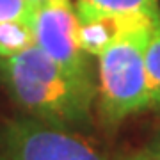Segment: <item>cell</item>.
<instances>
[{"label": "cell", "instance_id": "5b68a950", "mask_svg": "<svg viewBox=\"0 0 160 160\" xmlns=\"http://www.w3.org/2000/svg\"><path fill=\"white\" fill-rule=\"evenodd\" d=\"M135 18H148V16L121 18V16H107V14L78 16V45H80V48L84 50L86 55H96L98 57L116 39V36L121 34Z\"/></svg>", "mask_w": 160, "mask_h": 160}, {"label": "cell", "instance_id": "7a4b0ae2", "mask_svg": "<svg viewBox=\"0 0 160 160\" xmlns=\"http://www.w3.org/2000/svg\"><path fill=\"white\" fill-rule=\"evenodd\" d=\"M158 18H135L98 55L100 103L107 121L119 123L149 107L144 50Z\"/></svg>", "mask_w": 160, "mask_h": 160}, {"label": "cell", "instance_id": "52a82bcc", "mask_svg": "<svg viewBox=\"0 0 160 160\" xmlns=\"http://www.w3.org/2000/svg\"><path fill=\"white\" fill-rule=\"evenodd\" d=\"M144 64L148 77L149 107L160 109V18L155 20L149 30L146 50H144Z\"/></svg>", "mask_w": 160, "mask_h": 160}, {"label": "cell", "instance_id": "8fae6325", "mask_svg": "<svg viewBox=\"0 0 160 160\" xmlns=\"http://www.w3.org/2000/svg\"><path fill=\"white\" fill-rule=\"evenodd\" d=\"M43 2H46V0H30V4L34 6V9H36V7H38V6H41Z\"/></svg>", "mask_w": 160, "mask_h": 160}, {"label": "cell", "instance_id": "9c48e42d", "mask_svg": "<svg viewBox=\"0 0 160 160\" xmlns=\"http://www.w3.org/2000/svg\"><path fill=\"white\" fill-rule=\"evenodd\" d=\"M34 6L30 0H0V23L11 20H30Z\"/></svg>", "mask_w": 160, "mask_h": 160}, {"label": "cell", "instance_id": "30bf717a", "mask_svg": "<svg viewBox=\"0 0 160 160\" xmlns=\"http://www.w3.org/2000/svg\"><path fill=\"white\" fill-rule=\"evenodd\" d=\"M126 160H160V151L155 149V151H142V153L132 155L130 158Z\"/></svg>", "mask_w": 160, "mask_h": 160}, {"label": "cell", "instance_id": "8992f818", "mask_svg": "<svg viewBox=\"0 0 160 160\" xmlns=\"http://www.w3.org/2000/svg\"><path fill=\"white\" fill-rule=\"evenodd\" d=\"M77 14H107V16H160L158 0H77Z\"/></svg>", "mask_w": 160, "mask_h": 160}, {"label": "cell", "instance_id": "7c38bea8", "mask_svg": "<svg viewBox=\"0 0 160 160\" xmlns=\"http://www.w3.org/2000/svg\"><path fill=\"white\" fill-rule=\"evenodd\" d=\"M0 160H7V158H6V155L2 153V151H0Z\"/></svg>", "mask_w": 160, "mask_h": 160}, {"label": "cell", "instance_id": "277c9868", "mask_svg": "<svg viewBox=\"0 0 160 160\" xmlns=\"http://www.w3.org/2000/svg\"><path fill=\"white\" fill-rule=\"evenodd\" d=\"M34 45L50 59L75 75L92 82L87 55L78 45V16L69 0H46L34 9L30 18Z\"/></svg>", "mask_w": 160, "mask_h": 160}, {"label": "cell", "instance_id": "6da1fadb", "mask_svg": "<svg viewBox=\"0 0 160 160\" xmlns=\"http://www.w3.org/2000/svg\"><path fill=\"white\" fill-rule=\"evenodd\" d=\"M0 78L23 109L41 121L59 126L80 125L89 118L92 82L61 68L39 46L0 57Z\"/></svg>", "mask_w": 160, "mask_h": 160}, {"label": "cell", "instance_id": "4fadbf2b", "mask_svg": "<svg viewBox=\"0 0 160 160\" xmlns=\"http://www.w3.org/2000/svg\"><path fill=\"white\" fill-rule=\"evenodd\" d=\"M158 151H160V146H158Z\"/></svg>", "mask_w": 160, "mask_h": 160}, {"label": "cell", "instance_id": "3957f363", "mask_svg": "<svg viewBox=\"0 0 160 160\" xmlns=\"http://www.w3.org/2000/svg\"><path fill=\"white\" fill-rule=\"evenodd\" d=\"M0 151L7 160H110L89 139L34 116L4 123Z\"/></svg>", "mask_w": 160, "mask_h": 160}, {"label": "cell", "instance_id": "ba28073f", "mask_svg": "<svg viewBox=\"0 0 160 160\" xmlns=\"http://www.w3.org/2000/svg\"><path fill=\"white\" fill-rule=\"evenodd\" d=\"M34 45L30 20H11L0 23V57H9Z\"/></svg>", "mask_w": 160, "mask_h": 160}]
</instances>
